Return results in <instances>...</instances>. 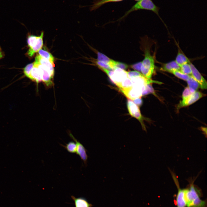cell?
I'll return each mask as SVG.
<instances>
[{
  "label": "cell",
  "mask_w": 207,
  "mask_h": 207,
  "mask_svg": "<svg viewBox=\"0 0 207 207\" xmlns=\"http://www.w3.org/2000/svg\"><path fill=\"white\" fill-rule=\"evenodd\" d=\"M193 181L188 188L185 189L187 207H206V202L202 200L198 190L193 184Z\"/></svg>",
  "instance_id": "6da1fadb"
},
{
  "label": "cell",
  "mask_w": 207,
  "mask_h": 207,
  "mask_svg": "<svg viewBox=\"0 0 207 207\" xmlns=\"http://www.w3.org/2000/svg\"><path fill=\"white\" fill-rule=\"evenodd\" d=\"M145 57L142 62L141 72L146 78L151 79L153 73L154 67V61L148 49L144 50Z\"/></svg>",
  "instance_id": "7a4b0ae2"
},
{
  "label": "cell",
  "mask_w": 207,
  "mask_h": 207,
  "mask_svg": "<svg viewBox=\"0 0 207 207\" xmlns=\"http://www.w3.org/2000/svg\"><path fill=\"white\" fill-rule=\"evenodd\" d=\"M159 7L156 5L152 0H140L138 1L130 9L127 11L122 18L126 16L132 12L140 9L152 11L160 18L159 14Z\"/></svg>",
  "instance_id": "3957f363"
},
{
  "label": "cell",
  "mask_w": 207,
  "mask_h": 207,
  "mask_svg": "<svg viewBox=\"0 0 207 207\" xmlns=\"http://www.w3.org/2000/svg\"><path fill=\"white\" fill-rule=\"evenodd\" d=\"M34 65L37 67L39 69L42 82L48 87L52 86L54 83L53 77L36 60L33 62Z\"/></svg>",
  "instance_id": "277c9868"
},
{
  "label": "cell",
  "mask_w": 207,
  "mask_h": 207,
  "mask_svg": "<svg viewBox=\"0 0 207 207\" xmlns=\"http://www.w3.org/2000/svg\"><path fill=\"white\" fill-rule=\"evenodd\" d=\"M171 173L178 189L175 200L176 205L177 207H186L187 206V202L185 197V189H181L180 188L177 177L173 172H171Z\"/></svg>",
  "instance_id": "5b68a950"
},
{
  "label": "cell",
  "mask_w": 207,
  "mask_h": 207,
  "mask_svg": "<svg viewBox=\"0 0 207 207\" xmlns=\"http://www.w3.org/2000/svg\"><path fill=\"white\" fill-rule=\"evenodd\" d=\"M127 107L129 114L141 122L143 129L146 131L145 126L142 122L143 117L138 106L129 99L127 101Z\"/></svg>",
  "instance_id": "8992f818"
},
{
  "label": "cell",
  "mask_w": 207,
  "mask_h": 207,
  "mask_svg": "<svg viewBox=\"0 0 207 207\" xmlns=\"http://www.w3.org/2000/svg\"><path fill=\"white\" fill-rule=\"evenodd\" d=\"M203 95L202 93L198 91L192 93L187 97L182 99L177 105V109L179 110L182 108L192 104L202 97Z\"/></svg>",
  "instance_id": "52a82bcc"
},
{
  "label": "cell",
  "mask_w": 207,
  "mask_h": 207,
  "mask_svg": "<svg viewBox=\"0 0 207 207\" xmlns=\"http://www.w3.org/2000/svg\"><path fill=\"white\" fill-rule=\"evenodd\" d=\"M70 137L76 143V154L78 155L81 160L83 161L85 165H87V160L88 156L87 154V150L83 145L70 132L68 133Z\"/></svg>",
  "instance_id": "ba28073f"
},
{
  "label": "cell",
  "mask_w": 207,
  "mask_h": 207,
  "mask_svg": "<svg viewBox=\"0 0 207 207\" xmlns=\"http://www.w3.org/2000/svg\"><path fill=\"white\" fill-rule=\"evenodd\" d=\"M189 63L191 70V76L198 82L201 89H206L207 83L206 80L194 66L191 62Z\"/></svg>",
  "instance_id": "9c48e42d"
},
{
  "label": "cell",
  "mask_w": 207,
  "mask_h": 207,
  "mask_svg": "<svg viewBox=\"0 0 207 207\" xmlns=\"http://www.w3.org/2000/svg\"><path fill=\"white\" fill-rule=\"evenodd\" d=\"M43 33L42 32L39 36H38L36 41L32 45V46L29 48L27 51L28 55L30 57H32L34 53L41 49L43 45Z\"/></svg>",
  "instance_id": "30bf717a"
},
{
  "label": "cell",
  "mask_w": 207,
  "mask_h": 207,
  "mask_svg": "<svg viewBox=\"0 0 207 207\" xmlns=\"http://www.w3.org/2000/svg\"><path fill=\"white\" fill-rule=\"evenodd\" d=\"M121 92L127 97L133 100L138 98H141L143 92L142 90L133 86Z\"/></svg>",
  "instance_id": "8fae6325"
},
{
  "label": "cell",
  "mask_w": 207,
  "mask_h": 207,
  "mask_svg": "<svg viewBox=\"0 0 207 207\" xmlns=\"http://www.w3.org/2000/svg\"><path fill=\"white\" fill-rule=\"evenodd\" d=\"M97 60L108 65L113 70L117 68L119 62L115 61L99 52H97Z\"/></svg>",
  "instance_id": "7c38bea8"
},
{
  "label": "cell",
  "mask_w": 207,
  "mask_h": 207,
  "mask_svg": "<svg viewBox=\"0 0 207 207\" xmlns=\"http://www.w3.org/2000/svg\"><path fill=\"white\" fill-rule=\"evenodd\" d=\"M35 60H37L46 69L50 74L54 77L55 66L48 60L43 58L39 55H36Z\"/></svg>",
  "instance_id": "4fadbf2b"
},
{
  "label": "cell",
  "mask_w": 207,
  "mask_h": 207,
  "mask_svg": "<svg viewBox=\"0 0 207 207\" xmlns=\"http://www.w3.org/2000/svg\"><path fill=\"white\" fill-rule=\"evenodd\" d=\"M161 70L172 73L173 71L180 70V66L175 60H174L164 64Z\"/></svg>",
  "instance_id": "5bb4252c"
},
{
  "label": "cell",
  "mask_w": 207,
  "mask_h": 207,
  "mask_svg": "<svg viewBox=\"0 0 207 207\" xmlns=\"http://www.w3.org/2000/svg\"><path fill=\"white\" fill-rule=\"evenodd\" d=\"M71 198L74 202L75 207H92L93 205L84 198H76L73 195H71Z\"/></svg>",
  "instance_id": "9a60e30c"
},
{
  "label": "cell",
  "mask_w": 207,
  "mask_h": 207,
  "mask_svg": "<svg viewBox=\"0 0 207 207\" xmlns=\"http://www.w3.org/2000/svg\"><path fill=\"white\" fill-rule=\"evenodd\" d=\"M29 78L37 83L42 82L39 69L34 65L31 70Z\"/></svg>",
  "instance_id": "2e32d148"
},
{
  "label": "cell",
  "mask_w": 207,
  "mask_h": 207,
  "mask_svg": "<svg viewBox=\"0 0 207 207\" xmlns=\"http://www.w3.org/2000/svg\"><path fill=\"white\" fill-rule=\"evenodd\" d=\"M187 81L188 85V87L192 93L197 91L199 88L200 87L199 83L191 75L190 76Z\"/></svg>",
  "instance_id": "e0dca14e"
},
{
  "label": "cell",
  "mask_w": 207,
  "mask_h": 207,
  "mask_svg": "<svg viewBox=\"0 0 207 207\" xmlns=\"http://www.w3.org/2000/svg\"><path fill=\"white\" fill-rule=\"evenodd\" d=\"M175 60L180 66L190 62L189 59L179 49Z\"/></svg>",
  "instance_id": "ac0fdd59"
},
{
  "label": "cell",
  "mask_w": 207,
  "mask_h": 207,
  "mask_svg": "<svg viewBox=\"0 0 207 207\" xmlns=\"http://www.w3.org/2000/svg\"><path fill=\"white\" fill-rule=\"evenodd\" d=\"M123 0H100L95 2L94 4L90 6V8L91 11L95 10L103 4L110 2H115L122 1Z\"/></svg>",
  "instance_id": "d6986e66"
},
{
  "label": "cell",
  "mask_w": 207,
  "mask_h": 207,
  "mask_svg": "<svg viewBox=\"0 0 207 207\" xmlns=\"http://www.w3.org/2000/svg\"><path fill=\"white\" fill-rule=\"evenodd\" d=\"M39 55L42 57L46 59L54 66H55L54 63V58L51 54L46 50L41 49L38 51Z\"/></svg>",
  "instance_id": "ffe728a7"
},
{
  "label": "cell",
  "mask_w": 207,
  "mask_h": 207,
  "mask_svg": "<svg viewBox=\"0 0 207 207\" xmlns=\"http://www.w3.org/2000/svg\"><path fill=\"white\" fill-rule=\"evenodd\" d=\"M64 147L67 151L70 153H75L76 151V143L73 141H70L65 145L60 144Z\"/></svg>",
  "instance_id": "44dd1931"
},
{
  "label": "cell",
  "mask_w": 207,
  "mask_h": 207,
  "mask_svg": "<svg viewBox=\"0 0 207 207\" xmlns=\"http://www.w3.org/2000/svg\"><path fill=\"white\" fill-rule=\"evenodd\" d=\"M189 62L184 64L180 66V71L183 73L191 76V70Z\"/></svg>",
  "instance_id": "7402d4cb"
},
{
  "label": "cell",
  "mask_w": 207,
  "mask_h": 207,
  "mask_svg": "<svg viewBox=\"0 0 207 207\" xmlns=\"http://www.w3.org/2000/svg\"><path fill=\"white\" fill-rule=\"evenodd\" d=\"M172 73L177 78L186 81L188 79L190 76L183 73L180 70L173 71Z\"/></svg>",
  "instance_id": "603a6c76"
},
{
  "label": "cell",
  "mask_w": 207,
  "mask_h": 207,
  "mask_svg": "<svg viewBox=\"0 0 207 207\" xmlns=\"http://www.w3.org/2000/svg\"><path fill=\"white\" fill-rule=\"evenodd\" d=\"M33 63L27 65L24 69V73L25 75L29 78L31 70L33 67Z\"/></svg>",
  "instance_id": "cb8c5ba5"
},
{
  "label": "cell",
  "mask_w": 207,
  "mask_h": 207,
  "mask_svg": "<svg viewBox=\"0 0 207 207\" xmlns=\"http://www.w3.org/2000/svg\"><path fill=\"white\" fill-rule=\"evenodd\" d=\"M38 36L32 35H30L28 37L27 39V43L28 47L30 48L31 47L36 40Z\"/></svg>",
  "instance_id": "d4e9b609"
},
{
  "label": "cell",
  "mask_w": 207,
  "mask_h": 207,
  "mask_svg": "<svg viewBox=\"0 0 207 207\" xmlns=\"http://www.w3.org/2000/svg\"><path fill=\"white\" fill-rule=\"evenodd\" d=\"M95 63L98 67H101L104 68L109 70H113L108 65L97 60H96L95 62Z\"/></svg>",
  "instance_id": "484cf974"
},
{
  "label": "cell",
  "mask_w": 207,
  "mask_h": 207,
  "mask_svg": "<svg viewBox=\"0 0 207 207\" xmlns=\"http://www.w3.org/2000/svg\"><path fill=\"white\" fill-rule=\"evenodd\" d=\"M154 90L150 84L147 85L145 90L142 93V95L147 94L150 93H154Z\"/></svg>",
  "instance_id": "4316f807"
},
{
  "label": "cell",
  "mask_w": 207,
  "mask_h": 207,
  "mask_svg": "<svg viewBox=\"0 0 207 207\" xmlns=\"http://www.w3.org/2000/svg\"><path fill=\"white\" fill-rule=\"evenodd\" d=\"M142 62H139L131 65L130 67L137 71L141 72Z\"/></svg>",
  "instance_id": "83f0119b"
},
{
  "label": "cell",
  "mask_w": 207,
  "mask_h": 207,
  "mask_svg": "<svg viewBox=\"0 0 207 207\" xmlns=\"http://www.w3.org/2000/svg\"><path fill=\"white\" fill-rule=\"evenodd\" d=\"M192 93L190 92L188 87H185L182 93V99L187 97L191 95Z\"/></svg>",
  "instance_id": "f1b7e54d"
},
{
  "label": "cell",
  "mask_w": 207,
  "mask_h": 207,
  "mask_svg": "<svg viewBox=\"0 0 207 207\" xmlns=\"http://www.w3.org/2000/svg\"><path fill=\"white\" fill-rule=\"evenodd\" d=\"M134 103L138 106H140L142 103V101L141 98L135 99L133 100Z\"/></svg>",
  "instance_id": "f546056e"
},
{
  "label": "cell",
  "mask_w": 207,
  "mask_h": 207,
  "mask_svg": "<svg viewBox=\"0 0 207 207\" xmlns=\"http://www.w3.org/2000/svg\"><path fill=\"white\" fill-rule=\"evenodd\" d=\"M4 54L2 50V49L0 47V59H2L3 57Z\"/></svg>",
  "instance_id": "4dcf8cb0"
},
{
  "label": "cell",
  "mask_w": 207,
  "mask_h": 207,
  "mask_svg": "<svg viewBox=\"0 0 207 207\" xmlns=\"http://www.w3.org/2000/svg\"><path fill=\"white\" fill-rule=\"evenodd\" d=\"M135 0L136 1H140V0Z\"/></svg>",
  "instance_id": "1f68e13d"
}]
</instances>
